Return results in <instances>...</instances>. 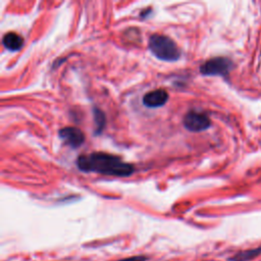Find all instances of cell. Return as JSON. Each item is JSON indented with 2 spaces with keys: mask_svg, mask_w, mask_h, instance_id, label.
<instances>
[{
  "mask_svg": "<svg viewBox=\"0 0 261 261\" xmlns=\"http://www.w3.org/2000/svg\"><path fill=\"white\" fill-rule=\"evenodd\" d=\"M168 97V93L164 89H157L145 94L143 103L149 108H157L163 106L167 102Z\"/></svg>",
  "mask_w": 261,
  "mask_h": 261,
  "instance_id": "obj_6",
  "label": "cell"
},
{
  "mask_svg": "<svg viewBox=\"0 0 261 261\" xmlns=\"http://www.w3.org/2000/svg\"><path fill=\"white\" fill-rule=\"evenodd\" d=\"M148 259H149V257L146 256V255H134V256L118 259V260H115V261H147Z\"/></svg>",
  "mask_w": 261,
  "mask_h": 261,
  "instance_id": "obj_10",
  "label": "cell"
},
{
  "mask_svg": "<svg viewBox=\"0 0 261 261\" xmlns=\"http://www.w3.org/2000/svg\"><path fill=\"white\" fill-rule=\"evenodd\" d=\"M58 136L71 148H79L85 142L84 133L75 126H65L60 128Z\"/></svg>",
  "mask_w": 261,
  "mask_h": 261,
  "instance_id": "obj_5",
  "label": "cell"
},
{
  "mask_svg": "<svg viewBox=\"0 0 261 261\" xmlns=\"http://www.w3.org/2000/svg\"><path fill=\"white\" fill-rule=\"evenodd\" d=\"M93 111H94L95 123L97 124V132H101V129L105 125V115L101 110H99L97 108H94Z\"/></svg>",
  "mask_w": 261,
  "mask_h": 261,
  "instance_id": "obj_9",
  "label": "cell"
},
{
  "mask_svg": "<svg viewBox=\"0 0 261 261\" xmlns=\"http://www.w3.org/2000/svg\"><path fill=\"white\" fill-rule=\"evenodd\" d=\"M259 255H261V246L253 249L239 251L229 258V261H250Z\"/></svg>",
  "mask_w": 261,
  "mask_h": 261,
  "instance_id": "obj_8",
  "label": "cell"
},
{
  "mask_svg": "<svg viewBox=\"0 0 261 261\" xmlns=\"http://www.w3.org/2000/svg\"><path fill=\"white\" fill-rule=\"evenodd\" d=\"M182 123L188 130L194 133L203 132L211 126V120L209 116L203 112H199L196 110L189 111L185 115Z\"/></svg>",
  "mask_w": 261,
  "mask_h": 261,
  "instance_id": "obj_4",
  "label": "cell"
},
{
  "mask_svg": "<svg viewBox=\"0 0 261 261\" xmlns=\"http://www.w3.org/2000/svg\"><path fill=\"white\" fill-rule=\"evenodd\" d=\"M232 65V61L226 57H213L200 66V72L204 75H226Z\"/></svg>",
  "mask_w": 261,
  "mask_h": 261,
  "instance_id": "obj_3",
  "label": "cell"
},
{
  "mask_svg": "<svg viewBox=\"0 0 261 261\" xmlns=\"http://www.w3.org/2000/svg\"><path fill=\"white\" fill-rule=\"evenodd\" d=\"M149 50L152 54L163 61H176L180 56V51L172 39L165 35L154 34L149 38Z\"/></svg>",
  "mask_w": 261,
  "mask_h": 261,
  "instance_id": "obj_2",
  "label": "cell"
},
{
  "mask_svg": "<svg viewBox=\"0 0 261 261\" xmlns=\"http://www.w3.org/2000/svg\"><path fill=\"white\" fill-rule=\"evenodd\" d=\"M76 165L84 172H96L112 176H128L134 173L133 164L123 161L120 157L105 152H93L81 155Z\"/></svg>",
  "mask_w": 261,
  "mask_h": 261,
  "instance_id": "obj_1",
  "label": "cell"
},
{
  "mask_svg": "<svg viewBox=\"0 0 261 261\" xmlns=\"http://www.w3.org/2000/svg\"><path fill=\"white\" fill-rule=\"evenodd\" d=\"M2 44L9 51H17L22 48L23 39L20 35L14 32H9L3 36Z\"/></svg>",
  "mask_w": 261,
  "mask_h": 261,
  "instance_id": "obj_7",
  "label": "cell"
}]
</instances>
